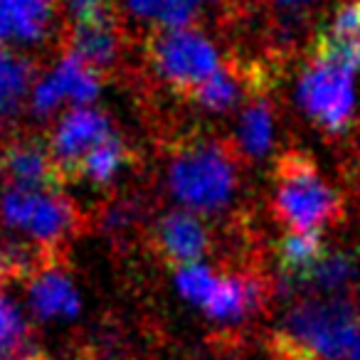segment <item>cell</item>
I'll return each mask as SVG.
<instances>
[{"label": "cell", "instance_id": "obj_7", "mask_svg": "<svg viewBox=\"0 0 360 360\" xmlns=\"http://www.w3.org/2000/svg\"><path fill=\"white\" fill-rule=\"evenodd\" d=\"M148 60L165 84L186 94L200 89L222 67L215 45L193 27L155 32L148 42Z\"/></svg>", "mask_w": 360, "mask_h": 360}, {"label": "cell", "instance_id": "obj_6", "mask_svg": "<svg viewBox=\"0 0 360 360\" xmlns=\"http://www.w3.org/2000/svg\"><path fill=\"white\" fill-rule=\"evenodd\" d=\"M180 296L200 306L217 323H242L264 304V284L250 274H217L207 264L180 266L175 274Z\"/></svg>", "mask_w": 360, "mask_h": 360}, {"label": "cell", "instance_id": "obj_22", "mask_svg": "<svg viewBox=\"0 0 360 360\" xmlns=\"http://www.w3.org/2000/svg\"><path fill=\"white\" fill-rule=\"evenodd\" d=\"M200 0H126L131 15L139 20H148L160 25L163 30L188 27V22L195 18Z\"/></svg>", "mask_w": 360, "mask_h": 360}, {"label": "cell", "instance_id": "obj_2", "mask_svg": "<svg viewBox=\"0 0 360 360\" xmlns=\"http://www.w3.org/2000/svg\"><path fill=\"white\" fill-rule=\"evenodd\" d=\"M274 210L291 232L321 235L340 217L343 202L311 155L286 150L274 168Z\"/></svg>", "mask_w": 360, "mask_h": 360}, {"label": "cell", "instance_id": "obj_14", "mask_svg": "<svg viewBox=\"0 0 360 360\" xmlns=\"http://www.w3.org/2000/svg\"><path fill=\"white\" fill-rule=\"evenodd\" d=\"M35 67L20 50L0 45V126H8L20 116L30 101L35 84Z\"/></svg>", "mask_w": 360, "mask_h": 360}, {"label": "cell", "instance_id": "obj_28", "mask_svg": "<svg viewBox=\"0 0 360 360\" xmlns=\"http://www.w3.org/2000/svg\"><path fill=\"white\" fill-rule=\"evenodd\" d=\"M200 3H205V0H200Z\"/></svg>", "mask_w": 360, "mask_h": 360}, {"label": "cell", "instance_id": "obj_19", "mask_svg": "<svg viewBox=\"0 0 360 360\" xmlns=\"http://www.w3.org/2000/svg\"><path fill=\"white\" fill-rule=\"evenodd\" d=\"M274 143V114L264 99L250 101L237 126V150L247 158H264Z\"/></svg>", "mask_w": 360, "mask_h": 360}, {"label": "cell", "instance_id": "obj_18", "mask_svg": "<svg viewBox=\"0 0 360 360\" xmlns=\"http://www.w3.org/2000/svg\"><path fill=\"white\" fill-rule=\"evenodd\" d=\"M0 360H47L32 343L20 306L0 286Z\"/></svg>", "mask_w": 360, "mask_h": 360}, {"label": "cell", "instance_id": "obj_12", "mask_svg": "<svg viewBox=\"0 0 360 360\" xmlns=\"http://www.w3.org/2000/svg\"><path fill=\"white\" fill-rule=\"evenodd\" d=\"M155 245L170 264H198L210 250V232L195 212L170 210L155 225Z\"/></svg>", "mask_w": 360, "mask_h": 360}, {"label": "cell", "instance_id": "obj_25", "mask_svg": "<svg viewBox=\"0 0 360 360\" xmlns=\"http://www.w3.org/2000/svg\"><path fill=\"white\" fill-rule=\"evenodd\" d=\"M131 222H134V210H131L129 205H116V207H111L109 212H106V225L111 227V230H124V227H129Z\"/></svg>", "mask_w": 360, "mask_h": 360}, {"label": "cell", "instance_id": "obj_9", "mask_svg": "<svg viewBox=\"0 0 360 360\" xmlns=\"http://www.w3.org/2000/svg\"><path fill=\"white\" fill-rule=\"evenodd\" d=\"M111 131V121L104 111L91 109V106H72L70 111L57 119L55 129L50 134V155L57 165V173L62 178H75L79 163L104 143Z\"/></svg>", "mask_w": 360, "mask_h": 360}, {"label": "cell", "instance_id": "obj_15", "mask_svg": "<svg viewBox=\"0 0 360 360\" xmlns=\"http://www.w3.org/2000/svg\"><path fill=\"white\" fill-rule=\"evenodd\" d=\"M119 27L116 20L79 22L70 30V52L96 72L109 70L119 57Z\"/></svg>", "mask_w": 360, "mask_h": 360}, {"label": "cell", "instance_id": "obj_23", "mask_svg": "<svg viewBox=\"0 0 360 360\" xmlns=\"http://www.w3.org/2000/svg\"><path fill=\"white\" fill-rule=\"evenodd\" d=\"M245 77L232 67H220L200 89L193 91V101L207 111H227L245 94Z\"/></svg>", "mask_w": 360, "mask_h": 360}, {"label": "cell", "instance_id": "obj_1", "mask_svg": "<svg viewBox=\"0 0 360 360\" xmlns=\"http://www.w3.org/2000/svg\"><path fill=\"white\" fill-rule=\"evenodd\" d=\"M237 158L220 141L195 139L183 143L168 163V188L188 212L225 210L237 191Z\"/></svg>", "mask_w": 360, "mask_h": 360}, {"label": "cell", "instance_id": "obj_27", "mask_svg": "<svg viewBox=\"0 0 360 360\" xmlns=\"http://www.w3.org/2000/svg\"><path fill=\"white\" fill-rule=\"evenodd\" d=\"M355 168H358V180H360V129H358V148H355Z\"/></svg>", "mask_w": 360, "mask_h": 360}, {"label": "cell", "instance_id": "obj_5", "mask_svg": "<svg viewBox=\"0 0 360 360\" xmlns=\"http://www.w3.org/2000/svg\"><path fill=\"white\" fill-rule=\"evenodd\" d=\"M355 67L314 47L301 72L296 99L301 109L330 134H343L355 114Z\"/></svg>", "mask_w": 360, "mask_h": 360}, {"label": "cell", "instance_id": "obj_21", "mask_svg": "<svg viewBox=\"0 0 360 360\" xmlns=\"http://www.w3.org/2000/svg\"><path fill=\"white\" fill-rule=\"evenodd\" d=\"M129 160V150H126V143L121 141V136L111 134L104 143H99L77 168L75 178H82L91 186L101 188L109 186L111 180L121 173V168Z\"/></svg>", "mask_w": 360, "mask_h": 360}, {"label": "cell", "instance_id": "obj_26", "mask_svg": "<svg viewBox=\"0 0 360 360\" xmlns=\"http://www.w3.org/2000/svg\"><path fill=\"white\" fill-rule=\"evenodd\" d=\"M345 360H360V326H358V333H355V340H353V348H350L348 358Z\"/></svg>", "mask_w": 360, "mask_h": 360}, {"label": "cell", "instance_id": "obj_24", "mask_svg": "<svg viewBox=\"0 0 360 360\" xmlns=\"http://www.w3.org/2000/svg\"><path fill=\"white\" fill-rule=\"evenodd\" d=\"M67 15L72 25L79 22H101V20H116L114 0H65Z\"/></svg>", "mask_w": 360, "mask_h": 360}, {"label": "cell", "instance_id": "obj_4", "mask_svg": "<svg viewBox=\"0 0 360 360\" xmlns=\"http://www.w3.org/2000/svg\"><path fill=\"white\" fill-rule=\"evenodd\" d=\"M0 222L25 245L40 250L62 247L79 227L75 202L60 188H13L0 191Z\"/></svg>", "mask_w": 360, "mask_h": 360}, {"label": "cell", "instance_id": "obj_8", "mask_svg": "<svg viewBox=\"0 0 360 360\" xmlns=\"http://www.w3.org/2000/svg\"><path fill=\"white\" fill-rule=\"evenodd\" d=\"M101 77L94 67L67 52L55 62V67L37 77L30 91V111L35 116H52L62 104L72 101L75 106H89L99 96Z\"/></svg>", "mask_w": 360, "mask_h": 360}, {"label": "cell", "instance_id": "obj_11", "mask_svg": "<svg viewBox=\"0 0 360 360\" xmlns=\"http://www.w3.org/2000/svg\"><path fill=\"white\" fill-rule=\"evenodd\" d=\"M0 178L13 188H55L60 183L50 148L37 139H15L3 146Z\"/></svg>", "mask_w": 360, "mask_h": 360}, {"label": "cell", "instance_id": "obj_20", "mask_svg": "<svg viewBox=\"0 0 360 360\" xmlns=\"http://www.w3.org/2000/svg\"><path fill=\"white\" fill-rule=\"evenodd\" d=\"M326 245L321 235H301V232H289L279 245V269L281 276L289 286H296L316 262L326 255Z\"/></svg>", "mask_w": 360, "mask_h": 360}, {"label": "cell", "instance_id": "obj_10", "mask_svg": "<svg viewBox=\"0 0 360 360\" xmlns=\"http://www.w3.org/2000/svg\"><path fill=\"white\" fill-rule=\"evenodd\" d=\"M55 0H0V45L37 47L55 30Z\"/></svg>", "mask_w": 360, "mask_h": 360}, {"label": "cell", "instance_id": "obj_16", "mask_svg": "<svg viewBox=\"0 0 360 360\" xmlns=\"http://www.w3.org/2000/svg\"><path fill=\"white\" fill-rule=\"evenodd\" d=\"M358 259L350 252H326L316 266L294 286L309 296H343L358 279Z\"/></svg>", "mask_w": 360, "mask_h": 360}, {"label": "cell", "instance_id": "obj_13", "mask_svg": "<svg viewBox=\"0 0 360 360\" xmlns=\"http://www.w3.org/2000/svg\"><path fill=\"white\" fill-rule=\"evenodd\" d=\"M27 304L42 321L75 319L82 311V299L75 281L57 264H42L27 284Z\"/></svg>", "mask_w": 360, "mask_h": 360}, {"label": "cell", "instance_id": "obj_17", "mask_svg": "<svg viewBox=\"0 0 360 360\" xmlns=\"http://www.w3.org/2000/svg\"><path fill=\"white\" fill-rule=\"evenodd\" d=\"M316 47L360 70V0H348L333 13Z\"/></svg>", "mask_w": 360, "mask_h": 360}, {"label": "cell", "instance_id": "obj_3", "mask_svg": "<svg viewBox=\"0 0 360 360\" xmlns=\"http://www.w3.org/2000/svg\"><path fill=\"white\" fill-rule=\"evenodd\" d=\"M358 326V311L345 296H306L286 314L281 345L294 360H340L348 358Z\"/></svg>", "mask_w": 360, "mask_h": 360}]
</instances>
